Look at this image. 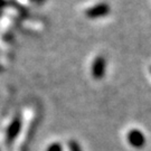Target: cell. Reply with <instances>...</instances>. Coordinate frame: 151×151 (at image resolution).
<instances>
[{
	"mask_svg": "<svg viewBox=\"0 0 151 151\" xmlns=\"http://www.w3.org/2000/svg\"><path fill=\"white\" fill-rule=\"evenodd\" d=\"M110 12V6L108 4H99V5L92 7L86 10V16L88 18H97L108 15Z\"/></svg>",
	"mask_w": 151,
	"mask_h": 151,
	"instance_id": "obj_1",
	"label": "cell"
},
{
	"mask_svg": "<svg viewBox=\"0 0 151 151\" xmlns=\"http://www.w3.org/2000/svg\"><path fill=\"white\" fill-rule=\"evenodd\" d=\"M70 151H82L81 147L78 146V143L75 141H70Z\"/></svg>",
	"mask_w": 151,
	"mask_h": 151,
	"instance_id": "obj_6",
	"label": "cell"
},
{
	"mask_svg": "<svg viewBox=\"0 0 151 151\" xmlns=\"http://www.w3.org/2000/svg\"><path fill=\"white\" fill-rule=\"evenodd\" d=\"M6 5V1L5 0H0V7H2V6Z\"/></svg>",
	"mask_w": 151,
	"mask_h": 151,
	"instance_id": "obj_7",
	"label": "cell"
},
{
	"mask_svg": "<svg viewBox=\"0 0 151 151\" xmlns=\"http://www.w3.org/2000/svg\"><path fill=\"white\" fill-rule=\"evenodd\" d=\"M46 151H63V149H62V146L60 143H53L52 146H49L47 148Z\"/></svg>",
	"mask_w": 151,
	"mask_h": 151,
	"instance_id": "obj_5",
	"label": "cell"
},
{
	"mask_svg": "<svg viewBox=\"0 0 151 151\" xmlns=\"http://www.w3.org/2000/svg\"><path fill=\"white\" fill-rule=\"evenodd\" d=\"M128 141L132 147L134 148H141L145 146L146 139L143 134L141 133L139 130H132L128 133Z\"/></svg>",
	"mask_w": 151,
	"mask_h": 151,
	"instance_id": "obj_2",
	"label": "cell"
},
{
	"mask_svg": "<svg viewBox=\"0 0 151 151\" xmlns=\"http://www.w3.org/2000/svg\"><path fill=\"white\" fill-rule=\"evenodd\" d=\"M20 128H22L20 120L16 119L9 125V128L7 130V139H8V141H12L14 139H16V137L18 135L19 131H20Z\"/></svg>",
	"mask_w": 151,
	"mask_h": 151,
	"instance_id": "obj_4",
	"label": "cell"
},
{
	"mask_svg": "<svg viewBox=\"0 0 151 151\" xmlns=\"http://www.w3.org/2000/svg\"><path fill=\"white\" fill-rule=\"evenodd\" d=\"M104 73H105V58L102 56H99L94 60L92 66V75L95 78H101L104 76Z\"/></svg>",
	"mask_w": 151,
	"mask_h": 151,
	"instance_id": "obj_3",
	"label": "cell"
}]
</instances>
